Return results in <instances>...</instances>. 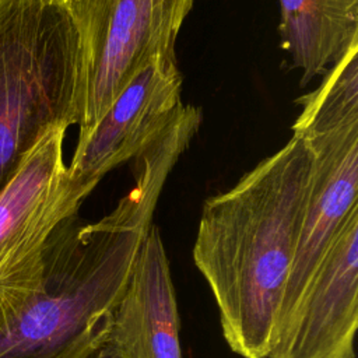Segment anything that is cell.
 <instances>
[{
    "label": "cell",
    "mask_w": 358,
    "mask_h": 358,
    "mask_svg": "<svg viewBox=\"0 0 358 358\" xmlns=\"http://www.w3.org/2000/svg\"><path fill=\"white\" fill-rule=\"evenodd\" d=\"M358 45L352 46L326 74L320 85L299 98L302 112L292 136L308 137L358 120Z\"/></svg>",
    "instance_id": "cell-11"
},
{
    "label": "cell",
    "mask_w": 358,
    "mask_h": 358,
    "mask_svg": "<svg viewBox=\"0 0 358 358\" xmlns=\"http://www.w3.org/2000/svg\"><path fill=\"white\" fill-rule=\"evenodd\" d=\"M278 32L305 87L358 45V0H280Z\"/></svg>",
    "instance_id": "cell-10"
},
{
    "label": "cell",
    "mask_w": 358,
    "mask_h": 358,
    "mask_svg": "<svg viewBox=\"0 0 358 358\" xmlns=\"http://www.w3.org/2000/svg\"><path fill=\"white\" fill-rule=\"evenodd\" d=\"M310 169L308 145L292 136L203 204L193 262L214 296L222 337L241 358H267Z\"/></svg>",
    "instance_id": "cell-1"
},
{
    "label": "cell",
    "mask_w": 358,
    "mask_h": 358,
    "mask_svg": "<svg viewBox=\"0 0 358 358\" xmlns=\"http://www.w3.org/2000/svg\"><path fill=\"white\" fill-rule=\"evenodd\" d=\"M109 358H183L180 316L159 229L152 225L112 312Z\"/></svg>",
    "instance_id": "cell-9"
},
{
    "label": "cell",
    "mask_w": 358,
    "mask_h": 358,
    "mask_svg": "<svg viewBox=\"0 0 358 358\" xmlns=\"http://www.w3.org/2000/svg\"><path fill=\"white\" fill-rule=\"evenodd\" d=\"M196 0H77L81 115L88 133L129 81L155 56H175L180 27Z\"/></svg>",
    "instance_id": "cell-5"
},
{
    "label": "cell",
    "mask_w": 358,
    "mask_h": 358,
    "mask_svg": "<svg viewBox=\"0 0 358 358\" xmlns=\"http://www.w3.org/2000/svg\"><path fill=\"white\" fill-rule=\"evenodd\" d=\"M182 74L175 56L152 57L122 90L96 124L78 137L67 166L73 192L85 200L101 179L136 158L182 108Z\"/></svg>",
    "instance_id": "cell-6"
},
{
    "label": "cell",
    "mask_w": 358,
    "mask_h": 358,
    "mask_svg": "<svg viewBox=\"0 0 358 358\" xmlns=\"http://www.w3.org/2000/svg\"><path fill=\"white\" fill-rule=\"evenodd\" d=\"M53 1H57V3H60V4H64V6L71 7L77 0H53Z\"/></svg>",
    "instance_id": "cell-12"
},
{
    "label": "cell",
    "mask_w": 358,
    "mask_h": 358,
    "mask_svg": "<svg viewBox=\"0 0 358 358\" xmlns=\"http://www.w3.org/2000/svg\"><path fill=\"white\" fill-rule=\"evenodd\" d=\"M66 130L49 131L0 192V330L41 292L46 245L84 201L67 179Z\"/></svg>",
    "instance_id": "cell-4"
},
{
    "label": "cell",
    "mask_w": 358,
    "mask_h": 358,
    "mask_svg": "<svg viewBox=\"0 0 358 358\" xmlns=\"http://www.w3.org/2000/svg\"><path fill=\"white\" fill-rule=\"evenodd\" d=\"M81 74L69 6L0 0V192L49 131L80 123Z\"/></svg>",
    "instance_id": "cell-2"
},
{
    "label": "cell",
    "mask_w": 358,
    "mask_h": 358,
    "mask_svg": "<svg viewBox=\"0 0 358 358\" xmlns=\"http://www.w3.org/2000/svg\"><path fill=\"white\" fill-rule=\"evenodd\" d=\"M299 138L312 155L310 180L274 327L289 315L337 231L358 208V120Z\"/></svg>",
    "instance_id": "cell-8"
},
{
    "label": "cell",
    "mask_w": 358,
    "mask_h": 358,
    "mask_svg": "<svg viewBox=\"0 0 358 358\" xmlns=\"http://www.w3.org/2000/svg\"><path fill=\"white\" fill-rule=\"evenodd\" d=\"M117 295L101 256L71 241H50L42 289L0 330V358H109Z\"/></svg>",
    "instance_id": "cell-3"
},
{
    "label": "cell",
    "mask_w": 358,
    "mask_h": 358,
    "mask_svg": "<svg viewBox=\"0 0 358 358\" xmlns=\"http://www.w3.org/2000/svg\"><path fill=\"white\" fill-rule=\"evenodd\" d=\"M358 208L343 222L289 315L273 330L267 358H355Z\"/></svg>",
    "instance_id": "cell-7"
}]
</instances>
